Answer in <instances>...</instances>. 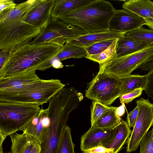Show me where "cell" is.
<instances>
[{"label":"cell","instance_id":"7bdbcfd3","mask_svg":"<svg viewBox=\"0 0 153 153\" xmlns=\"http://www.w3.org/2000/svg\"><path fill=\"white\" fill-rule=\"evenodd\" d=\"M8 153H10V152H9Z\"/></svg>","mask_w":153,"mask_h":153},{"label":"cell","instance_id":"30bf717a","mask_svg":"<svg viewBox=\"0 0 153 153\" xmlns=\"http://www.w3.org/2000/svg\"><path fill=\"white\" fill-rule=\"evenodd\" d=\"M139 108L134 126L127 143L126 153L137 150L142 140L153 126V103L141 98L136 101Z\"/></svg>","mask_w":153,"mask_h":153},{"label":"cell","instance_id":"d6a6232c","mask_svg":"<svg viewBox=\"0 0 153 153\" xmlns=\"http://www.w3.org/2000/svg\"><path fill=\"white\" fill-rule=\"evenodd\" d=\"M139 110V107L137 105L132 111L128 114L126 117L127 122L130 128H133L134 127L137 117Z\"/></svg>","mask_w":153,"mask_h":153},{"label":"cell","instance_id":"d590c367","mask_svg":"<svg viewBox=\"0 0 153 153\" xmlns=\"http://www.w3.org/2000/svg\"><path fill=\"white\" fill-rule=\"evenodd\" d=\"M16 5L13 0H0V12L3 10L12 8Z\"/></svg>","mask_w":153,"mask_h":153},{"label":"cell","instance_id":"836d02e7","mask_svg":"<svg viewBox=\"0 0 153 153\" xmlns=\"http://www.w3.org/2000/svg\"><path fill=\"white\" fill-rule=\"evenodd\" d=\"M82 153H113V151L111 149L99 146L82 151Z\"/></svg>","mask_w":153,"mask_h":153},{"label":"cell","instance_id":"83f0119b","mask_svg":"<svg viewBox=\"0 0 153 153\" xmlns=\"http://www.w3.org/2000/svg\"><path fill=\"white\" fill-rule=\"evenodd\" d=\"M112 107L93 101L91 111V126H94L97 121Z\"/></svg>","mask_w":153,"mask_h":153},{"label":"cell","instance_id":"2e32d148","mask_svg":"<svg viewBox=\"0 0 153 153\" xmlns=\"http://www.w3.org/2000/svg\"><path fill=\"white\" fill-rule=\"evenodd\" d=\"M36 71H27L9 77L0 79V90H18L39 80L40 78Z\"/></svg>","mask_w":153,"mask_h":153},{"label":"cell","instance_id":"7402d4cb","mask_svg":"<svg viewBox=\"0 0 153 153\" xmlns=\"http://www.w3.org/2000/svg\"><path fill=\"white\" fill-rule=\"evenodd\" d=\"M127 121L121 120L118 125L117 131L114 139L106 148L113 150V153H118L127 143L132 132Z\"/></svg>","mask_w":153,"mask_h":153},{"label":"cell","instance_id":"277c9868","mask_svg":"<svg viewBox=\"0 0 153 153\" xmlns=\"http://www.w3.org/2000/svg\"><path fill=\"white\" fill-rule=\"evenodd\" d=\"M40 109L36 104L0 101V147L7 136L23 131Z\"/></svg>","mask_w":153,"mask_h":153},{"label":"cell","instance_id":"4316f807","mask_svg":"<svg viewBox=\"0 0 153 153\" xmlns=\"http://www.w3.org/2000/svg\"><path fill=\"white\" fill-rule=\"evenodd\" d=\"M71 129L67 126L63 130L57 153H74Z\"/></svg>","mask_w":153,"mask_h":153},{"label":"cell","instance_id":"8d00e7d4","mask_svg":"<svg viewBox=\"0 0 153 153\" xmlns=\"http://www.w3.org/2000/svg\"><path fill=\"white\" fill-rule=\"evenodd\" d=\"M139 68L143 71H149L153 69V55L141 65Z\"/></svg>","mask_w":153,"mask_h":153},{"label":"cell","instance_id":"d4e9b609","mask_svg":"<svg viewBox=\"0 0 153 153\" xmlns=\"http://www.w3.org/2000/svg\"><path fill=\"white\" fill-rule=\"evenodd\" d=\"M117 108L113 107L97 121L94 126L101 128H108L118 125L120 123L121 119L116 114Z\"/></svg>","mask_w":153,"mask_h":153},{"label":"cell","instance_id":"7c38bea8","mask_svg":"<svg viewBox=\"0 0 153 153\" xmlns=\"http://www.w3.org/2000/svg\"><path fill=\"white\" fill-rule=\"evenodd\" d=\"M144 25V19L133 13L124 9L116 10L110 22L109 30L128 33Z\"/></svg>","mask_w":153,"mask_h":153},{"label":"cell","instance_id":"8992f818","mask_svg":"<svg viewBox=\"0 0 153 153\" xmlns=\"http://www.w3.org/2000/svg\"><path fill=\"white\" fill-rule=\"evenodd\" d=\"M42 30L23 20L0 24V50L10 53L20 46L30 43Z\"/></svg>","mask_w":153,"mask_h":153},{"label":"cell","instance_id":"4fadbf2b","mask_svg":"<svg viewBox=\"0 0 153 153\" xmlns=\"http://www.w3.org/2000/svg\"><path fill=\"white\" fill-rule=\"evenodd\" d=\"M56 0H41L30 11L25 22L43 29L51 19V13Z\"/></svg>","mask_w":153,"mask_h":153},{"label":"cell","instance_id":"9c48e42d","mask_svg":"<svg viewBox=\"0 0 153 153\" xmlns=\"http://www.w3.org/2000/svg\"><path fill=\"white\" fill-rule=\"evenodd\" d=\"M87 33L77 26L68 24L59 19L54 21L51 19L40 33L29 43L33 45L51 43L62 47L67 40Z\"/></svg>","mask_w":153,"mask_h":153},{"label":"cell","instance_id":"603a6c76","mask_svg":"<svg viewBox=\"0 0 153 153\" xmlns=\"http://www.w3.org/2000/svg\"><path fill=\"white\" fill-rule=\"evenodd\" d=\"M120 78L122 83V95L140 88L144 90L147 84L146 74L142 75L131 74Z\"/></svg>","mask_w":153,"mask_h":153},{"label":"cell","instance_id":"60d3db41","mask_svg":"<svg viewBox=\"0 0 153 153\" xmlns=\"http://www.w3.org/2000/svg\"><path fill=\"white\" fill-rule=\"evenodd\" d=\"M40 144H38L35 146L30 153H39L41 149Z\"/></svg>","mask_w":153,"mask_h":153},{"label":"cell","instance_id":"6da1fadb","mask_svg":"<svg viewBox=\"0 0 153 153\" xmlns=\"http://www.w3.org/2000/svg\"><path fill=\"white\" fill-rule=\"evenodd\" d=\"M61 47L51 43L33 45L28 43L17 48L10 52L8 59L0 70V79L38 70L55 56Z\"/></svg>","mask_w":153,"mask_h":153},{"label":"cell","instance_id":"7a4b0ae2","mask_svg":"<svg viewBox=\"0 0 153 153\" xmlns=\"http://www.w3.org/2000/svg\"><path fill=\"white\" fill-rule=\"evenodd\" d=\"M115 11L109 1L93 0L86 5L62 15L58 19L79 27L88 33L104 31L110 30V22Z\"/></svg>","mask_w":153,"mask_h":153},{"label":"cell","instance_id":"52a82bcc","mask_svg":"<svg viewBox=\"0 0 153 153\" xmlns=\"http://www.w3.org/2000/svg\"><path fill=\"white\" fill-rule=\"evenodd\" d=\"M153 55V44L135 53L111 59L99 64V73L121 77L131 74Z\"/></svg>","mask_w":153,"mask_h":153},{"label":"cell","instance_id":"1f68e13d","mask_svg":"<svg viewBox=\"0 0 153 153\" xmlns=\"http://www.w3.org/2000/svg\"><path fill=\"white\" fill-rule=\"evenodd\" d=\"M143 91L142 88H137L126 94L122 95L120 98V102L128 104L134 99L139 97Z\"/></svg>","mask_w":153,"mask_h":153},{"label":"cell","instance_id":"f546056e","mask_svg":"<svg viewBox=\"0 0 153 153\" xmlns=\"http://www.w3.org/2000/svg\"><path fill=\"white\" fill-rule=\"evenodd\" d=\"M115 39L104 40L84 48L87 53V55L97 54L101 53L109 47Z\"/></svg>","mask_w":153,"mask_h":153},{"label":"cell","instance_id":"ac0fdd59","mask_svg":"<svg viewBox=\"0 0 153 153\" xmlns=\"http://www.w3.org/2000/svg\"><path fill=\"white\" fill-rule=\"evenodd\" d=\"M10 136L11 142L10 153H30L35 146L40 144L35 137L24 132L15 133Z\"/></svg>","mask_w":153,"mask_h":153},{"label":"cell","instance_id":"e0dca14e","mask_svg":"<svg viewBox=\"0 0 153 153\" xmlns=\"http://www.w3.org/2000/svg\"><path fill=\"white\" fill-rule=\"evenodd\" d=\"M41 0H28L16 4L14 7L0 12V24L16 20L25 21L28 13Z\"/></svg>","mask_w":153,"mask_h":153},{"label":"cell","instance_id":"3957f363","mask_svg":"<svg viewBox=\"0 0 153 153\" xmlns=\"http://www.w3.org/2000/svg\"><path fill=\"white\" fill-rule=\"evenodd\" d=\"M65 86L56 79L39 80L21 88L10 91L0 90V101L42 105Z\"/></svg>","mask_w":153,"mask_h":153},{"label":"cell","instance_id":"484cf974","mask_svg":"<svg viewBox=\"0 0 153 153\" xmlns=\"http://www.w3.org/2000/svg\"><path fill=\"white\" fill-rule=\"evenodd\" d=\"M119 39L116 38L111 45L101 53L92 55H87L85 58L100 64L111 59L116 57V47Z\"/></svg>","mask_w":153,"mask_h":153},{"label":"cell","instance_id":"44dd1931","mask_svg":"<svg viewBox=\"0 0 153 153\" xmlns=\"http://www.w3.org/2000/svg\"><path fill=\"white\" fill-rule=\"evenodd\" d=\"M93 0H56L51 13V19L56 21L67 12L86 5Z\"/></svg>","mask_w":153,"mask_h":153},{"label":"cell","instance_id":"cb8c5ba5","mask_svg":"<svg viewBox=\"0 0 153 153\" xmlns=\"http://www.w3.org/2000/svg\"><path fill=\"white\" fill-rule=\"evenodd\" d=\"M87 55V52L84 48L71 45L66 42L56 55L50 60L61 62L68 58L85 57Z\"/></svg>","mask_w":153,"mask_h":153},{"label":"cell","instance_id":"d6986e66","mask_svg":"<svg viewBox=\"0 0 153 153\" xmlns=\"http://www.w3.org/2000/svg\"><path fill=\"white\" fill-rule=\"evenodd\" d=\"M152 44L137 40L125 34L118 40L116 47V57L135 53Z\"/></svg>","mask_w":153,"mask_h":153},{"label":"cell","instance_id":"ffe728a7","mask_svg":"<svg viewBox=\"0 0 153 153\" xmlns=\"http://www.w3.org/2000/svg\"><path fill=\"white\" fill-rule=\"evenodd\" d=\"M123 7L143 19L153 18V2L150 0H127L124 2Z\"/></svg>","mask_w":153,"mask_h":153},{"label":"cell","instance_id":"f1b7e54d","mask_svg":"<svg viewBox=\"0 0 153 153\" xmlns=\"http://www.w3.org/2000/svg\"><path fill=\"white\" fill-rule=\"evenodd\" d=\"M128 36L137 40L153 44V30L142 27L127 33Z\"/></svg>","mask_w":153,"mask_h":153},{"label":"cell","instance_id":"e575fe53","mask_svg":"<svg viewBox=\"0 0 153 153\" xmlns=\"http://www.w3.org/2000/svg\"><path fill=\"white\" fill-rule=\"evenodd\" d=\"M147 77V90L150 96L153 99V69L149 71Z\"/></svg>","mask_w":153,"mask_h":153},{"label":"cell","instance_id":"8fae6325","mask_svg":"<svg viewBox=\"0 0 153 153\" xmlns=\"http://www.w3.org/2000/svg\"><path fill=\"white\" fill-rule=\"evenodd\" d=\"M118 125L108 128H101L95 126H91L81 136L80 144L81 150L83 151L99 146L106 148L115 137Z\"/></svg>","mask_w":153,"mask_h":153},{"label":"cell","instance_id":"4dcf8cb0","mask_svg":"<svg viewBox=\"0 0 153 153\" xmlns=\"http://www.w3.org/2000/svg\"><path fill=\"white\" fill-rule=\"evenodd\" d=\"M140 153H153V127L141 141Z\"/></svg>","mask_w":153,"mask_h":153},{"label":"cell","instance_id":"5bb4252c","mask_svg":"<svg viewBox=\"0 0 153 153\" xmlns=\"http://www.w3.org/2000/svg\"><path fill=\"white\" fill-rule=\"evenodd\" d=\"M51 122V115L48 108H41L38 114L23 130V132L35 137L41 143L44 140Z\"/></svg>","mask_w":153,"mask_h":153},{"label":"cell","instance_id":"ab89813d","mask_svg":"<svg viewBox=\"0 0 153 153\" xmlns=\"http://www.w3.org/2000/svg\"><path fill=\"white\" fill-rule=\"evenodd\" d=\"M144 25L147 26L149 28L153 30V18L144 19Z\"/></svg>","mask_w":153,"mask_h":153},{"label":"cell","instance_id":"f35d334b","mask_svg":"<svg viewBox=\"0 0 153 153\" xmlns=\"http://www.w3.org/2000/svg\"><path fill=\"white\" fill-rule=\"evenodd\" d=\"M121 105L117 108L116 110V114L119 118H121V117L124 114L125 112V103H121Z\"/></svg>","mask_w":153,"mask_h":153},{"label":"cell","instance_id":"5b68a950","mask_svg":"<svg viewBox=\"0 0 153 153\" xmlns=\"http://www.w3.org/2000/svg\"><path fill=\"white\" fill-rule=\"evenodd\" d=\"M48 108L51 113V122L45 139L40 144L39 153H57L69 114L74 108L64 101L55 99L49 101Z\"/></svg>","mask_w":153,"mask_h":153},{"label":"cell","instance_id":"ba28073f","mask_svg":"<svg viewBox=\"0 0 153 153\" xmlns=\"http://www.w3.org/2000/svg\"><path fill=\"white\" fill-rule=\"evenodd\" d=\"M122 95L120 78L104 73H98L85 92L87 98L109 106Z\"/></svg>","mask_w":153,"mask_h":153},{"label":"cell","instance_id":"b9f144b4","mask_svg":"<svg viewBox=\"0 0 153 153\" xmlns=\"http://www.w3.org/2000/svg\"><path fill=\"white\" fill-rule=\"evenodd\" d=\"M0 153H4L3 147L0 148Z\"/></svg>","mask_w":153,"mask_h":153},{"label":"cell","instance_id":"9a60e30c","mask_svg":"<svg viewBox=\"0 0 153 153\" xmlns=\"http://www.w3.org/2000/svg\"><path fill=\"white\" fill-rule=\"evenodd\" d=\"M127 33L109 30L88 33L72 39L67 40L66 42L71 45L84 48L104 40L119 38Z\"/></svg>","mask_w":153,"mask_h":153},{"label":"cell","instance_id":"74e56055","mask_svg":"<svg viewBox=\"0 0 153 153\" xmlns=\"http://www.w3.org/2000/svg\"><path fill=\"white\" fill-rule=\"evenodd\" d=\"M10 53L6 52L0 50V70H1L8 59Z\"/></svg>","mask_w":153,"mask_h":153}]
</instances>
